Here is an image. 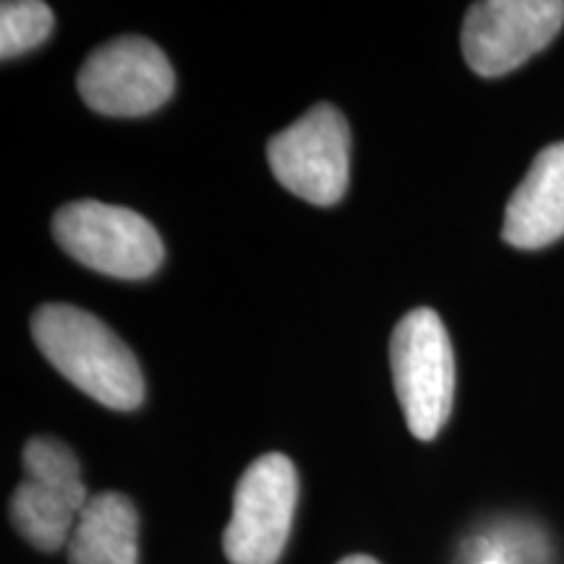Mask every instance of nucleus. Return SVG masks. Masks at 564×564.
Here are the masks:
<instances>
[{
	"instance_id": "7",
	"label": "nucleus",
	"mask_w": 564,
	"mask_h": 564,
	"mask_svg": "<svg viewBox=\"0 0 564 564\" xmlns=\"http://www.w3.org/2000/svg\"><path fill=\"white\" fill-rule=\"evenodd\" d=\"M79 95L95 112L137 118L162 108L173 97L175 74L154 42L126 34L97 47L79 70Z\"/></svg>"
},
{
	"instance_id": "12",
	"label": "nucleus",
	"mask_w": 564,
	"mask_h": 564,
	"mask_svg": "<svg viewBox=\"0 0 564 564\" xmlns=\"http://www.w3.org/2000/svg\"><path fill=\"white\" fill-rule=\"evenodd\" d=\"M24 474L32 481H42L61 489H87L74 449L53 436H34L24 447Z\"/></svg>"
},
{
	"instance_id": "5",
	"label": "nucleus",
	"mask_w": 564,
	"mask_h": 564,
	"mask_svg": "<svg viewBox=\"0 0 564 564\" xmlns=\"http://www.w3.org/2000/svg\"><path fill=\"white\" fill-rule=\"evenodd\" d=\"M299 505V474L282 453L253 460L232 497V518L223 535L230 564H278Z\"/></svg>"
},
{
	"instance_id": "1",
	"label": "nucleus",
	"mask_w": 564,
	"mask_h": 564,
	"mask_svg": "<svg viewBox=\"0 0 564 564\" xmlns=\"http://www.w3.org/2000/svg\"><path fill=\"white\" fill-rule=\"evenodd\" d=\"M30 327L42 356L97 403L112 411H137L144 403L137 356L95 314L70 303H45Z\"/></svg>"
},
{
	"instance_id": "2",
	"label": "nucleus",
	"mask_w": 564,
	"mask_h": 564,
	"mask_svg": "<svg viewBox=\"0 0 564 564\" xmlns=\"http://www.w3.org/2000/svg\"><path fill=\"white\" fill-rule=\"evenodd\" d=\"M394 392L411 434L432 442L453 413L455 356L447 329L432 308H413L390 343Z\"/></svg>"
},
{
	"instance_id": "8",
	"label": "nucleus",
	"mask_w": 564,
	"mask_h": 564,
	"mask_svg": "<svg viewBox=\"0 0 564 564\" xmlns=\"http://www.w3.org/2000/svg\"><path fill=\"white\" fill-rule=\"evenodd\" d=\"M564 236V141L535 154L507 202L502 238L512 249H546Z\"/></svg>"
},
{
	"instance_id": "14",
	"label": "nucleus",
	"mask_w": 564,
	"mask_h": 564,
	"mask_svg": "<svg viewBox=\"0 0 564 564\" xmlns=\"http://www.w3.org/2000/svg\"><path fill=\"white\" fill-rule=\"evenodd\" d=\"M481 564H499V562H481Z\"/></svg>"
},
{
	"instance_id": "13",
	"label": "nucleus",
	"mask_w": 564,
	"mask_h": 564,
	"mask_svg": "<svg viewBox=\"0 0 564 564\" xmlns=\"http://www.w3.org/2000/svg\"><path fill=\"white\" fill-rule=\"evenodd\" d=\"M337 564H379V562L373 560V556H369V554H350V556H345V560H340Z\"/></svg>"
},
{
	"instance_id": "3",
	"label": "nucleus",
	"mask_w": 564,
	"mask_h": 564,
	"mask_svg": "<svg viewBox=\"0 0 564 564\" xmlns=\"http://www.w3.org/2000/svg\"><path fill=\"white\" fill-rule=\"evenodd\" d=\"M53 238L70 259L118 280L152 278L165 259L160 232L147 217L95 199L55 212Z\"/></svg>"
},
{
	"instance_id": "9",
	"label": "nucleus",
	"mask_w": 564,
	"mask_h": 564,
	"mask_svg": "<svg viewBox=\"0 0 564 564\" xmlns=\"http://www.w3.org/2000/svg\"><path fill=\"white\" fill-rule=\"evenodd\" d=\"M68 564H139V514L121 491L91 494L76 520Z\"/></svg>"
},
{
	"instance_id": "11",
	"label": "nucleus",
	"mask_w": 564,
	"mask_h": 564,
	"mask_svg": "<svg viewBox=\"0 0 564 564\" xmlns=\"http://www.w3.org/2000/svg\"><path fill=\"white\" fill-rule=\"evenodd\" d=\"M55 17L40 0H6L0 6V58L11 61L34 51L53 34Z\"/></svg>"
},
{
	"instance_id": "4",
	"label": "nucleus",
	"mask_w": 564,
	"mask_h": 564,
	"mask_svg": "<svg viewBox=\"0 0 564 564\" xmlns=\"http://www.w3.org/2000/svg\"><path fill=\"white\" fill-rule=\"evenodd\" d=\"M267 160L280 186L316 207H333L348 192V121L335 105H316L270 139Z\"/></svg>"
},
{
	"instance_id": "10",
	"label": "nucleus",
	"mask_w": 564,
	"mask_h": 564,
	"mask_svg": "<svg viewBox=\"0 0 564 564\" xmlns=\"http://www.w3.org/2000/svg\"><path fill=\"white\" fill-rule=\"evenodd\" d=\"M89 497L87 489H61L24 478L11 497V523L34 549L58 552L68 544Z\"/></svg>"
},
{
	"instance_id": "6",
	"label": "nucleus",
	"mask_w": 564,
	"mask_h": 564,
	"mask_svg": "<svg viewBox=\"0 0 564 564\" xmlns=\"http://www.w3.org/2000/svg\"><path fill=\"white\" fill-rule=\"evenodd\" d=\"M562 26V0H484L465 13L463 58L474 74L497 79L544 51Z\"/></svg>"
}]
</instances>
